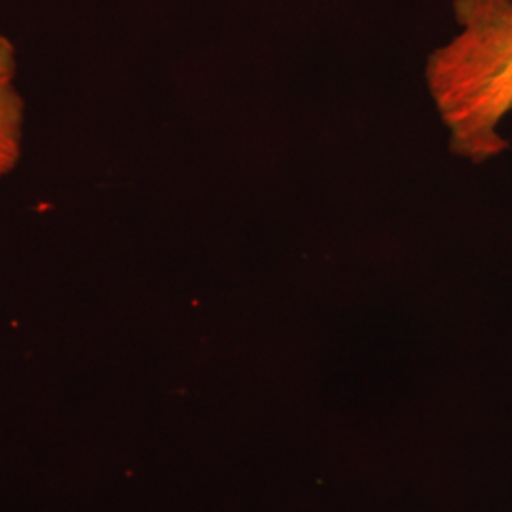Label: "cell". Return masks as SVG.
Here are the masks:
<instances>
[{
	"label": "cell",
	"instance_id": "obj_1",
	"mask_svg": "<svg viewBox=\"0 0 512 512\" xmlns=\"http://www.w3.org/2000/svg\"><path fill=\"white\" fill-rule=\"evenodd\" d=\"M461 31L429 55L427 88L450 129V150L473 164L503 154L512 112V0H454Z\"/></svg>",
	"mask_w": 512,
	"mask_h": 512
},
{
	"label": "cell",
	"instance_id": "obj_2",
	"mask_svg": "<svg viewBox=\"0 0 512 512\" xmlns=\"http://www.w3.org/2000/svg\"><path fill=\"white\" fill-rule=\"evenodd\" d=\"M25 103L18 90V52L0 33V179L19 164L23 148Z\"/></svg>",
	"mask_w": 512,
	"mask_h": 512
}]
</instances>
